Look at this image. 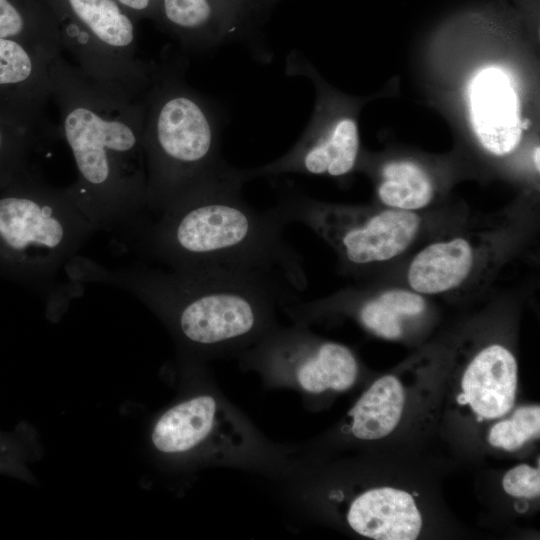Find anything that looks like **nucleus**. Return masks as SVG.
Instances as JSON below:
<instances>
[{"mask_svg":"<svg viewBox=\"0 0 540 540\" xmlns=\"http://www.w3.org/2000/svg\"><path fill=\"white\" fill-rule=\"evenodd\" d=\"M49 74L59 135L77 173L67 188L96 230L131 245L150 219L143 147L148 88L96 80L62 55Z\"/></svg>","mask_w":540,"mask_h":540,"instance_id":"nucleus-1","label":"nucleus"},{"mask_svg":"<svg viewBox=\"0 0 540 540\" xmlns=\"http://www.w3.org/2000/svg\"><path fill=\"white\" fill-rule=\"evenodd\" d=\"M240 169L182 196L152 216L132 246L167 268L262 279L290 291L306 288L302 258L286 240L275 208L250 206Z\"/></svg>","mask_w":540,"mask_h":540,"instance_id":"nucleus-2","label":"nucleus"},{"mask_svg":"<svg viewBox=\"0 0 540 540\" xmlns=\"http://www.w3.org/2000/svg\"><path fill=\"white\" fill-rule=\"evenodd\" d=\"M69 281L121 288L167 320L187 343L214 348L247 339L274 305L296 293L255 277L209 271L130 266L106 268L81 255L66 266Z\"/></svg>","mask_w":540,"mask_h":540,"instance_id":"nucleus-3","label":"nucleus"},{"mask_svg":"<svg viewBox=\"0 0 540 540\" xmlns=\"http://www.w3.org/2000/svg\"><path fill=\"white\" fill-rule=\"evenodd\" d=\"M186 68V59L179 56L151 61L143 129L150 217L236 171L220 155L219 117L187 84Z\"/></svg>","mask_w":540,"mask_h":540,"instance_id":"nucleus-4","label":"nucleus"},{"mask_svg":"<svg viewBox=\"0 0 540 540\" xmlns=\"http://www.w3.org/2000/svg\"><path fill=\"white\" fill-rule=\"evenodd\" d=\"M13 182L0 197V243L51 305L67 301L78 290L58 278L96 229L67 187L49 184L35 169Z\"/></svg>","mask_w":540,"mask_h":540,"instance_id":"nucleus-5","label":"nucleus"},{"mask_svg":"<svg viewBox=\"0 0 540 540\" xmlns=\"http://www.w3.org/2000/svg\"><path fill=\"white\" fill-rule=\"evenodd\" d=\"M275 208L287 224L300 222L312 228L348 268L360 269L401 255L421 225L416 212L320 203L296 190L285 191Z\"/></svg>","mask_w":540,"mask_h":540,"instance_id":"nucleus-6","label":"nucleus"},{"mask_svg":"<svg viewBox=\"0 0 540 540\" xmlns=\"http://www.w3.org/2000/svg\"><path fill=\"white\" fill-rule=\"evenodd\" d=\"M66 49L86 75L145 90L151 61L138 57L135 21L115 0H46Z\"/></svg>","mask_w":540,"mask_h":540,"instance_id":"nucleus-7","label":"nucleus"},{"mask_svg":"<svg viewBox=\"0 0 540 540\" xmlns=\"http://www.w3.org/2000/svg\"><path fill=\"white\" fill-rule=\"evenodd\" d=\"M51 62L25 43L0 38V113L59 135L46 114L52 97Z\"/></svg>","mask_w":540,"mask_h":540,"instance_id":"nucleus-8","label":"nucleus"},{"mask_svg":"<svg viewBox=\"0 0 540 540\" xmlns=\"http://www.w3.org/2000/svg\"><path fill=\"white\" fill-rule=\"evenodd\" d=\"M468 96L472 128L482 147L497 156L514 151L524 126L508 75L496 66L480 70L469 85Z\"/></svg>","mask_w":540,"mask_h":540,"instance_id":"nucleus-9","label":"nucleus"},{"mask_svg":"<svg viewBox=\"0 0 540 540\" xmlns=\"http://www.w3.org/2000/svg\"><path fill=\"white\" fill-rule=\"evenodd\" d=\"M155 22L189 51L248 36L236 0H162Z\"/></svg>","mask_w":540,"mask_h":540,"instance_id":"nucleus-10","label":"nucleus"},{"mask_svg":"<svg viewBox=\"0 0 540 540\" xmlns=\"http://www.w3.org/2000/svg\"><path fill=\"white\" fill-rule=\"evenodd\" d=\"M272 358L292 365L298 384L307 392L344 391L355 382L358 364L349 348L335 342L312 345L296 335H284L267 349Z\"/></svg>","mask_w":540,"mask_h":540,"instance_id":"nucleus-11","label":"nucleus"},{"mask_svg":"<svg viewBox=\"0 0 540 540\" xmlns=\"http://www.w3.org/2000/svg\"><path fill=\"white\" fill-rule=\"evenodd\" d=\"M485 257L484 249L472 238L455 236L435 241L414 256L407 281L420 294L453 292L477 273Z\"/></svg>","mask_w":540,"mask_h":540,"instance_id":"nucleus-12","label":"nucleus"},{"mask_svg":"<svg viewBox=\"0 0 540 540\" xmlns=\"http://www.w3.org/2000/svg\"><path fill=\"white\" fill-rule=\"evenodd\" d=\"M517 373L514 355L502 345H489L467 366L458 402L469 404L480 419L499 418L513 406Z\"/></svg>","mask_w":540,"mask_h":540,"instance_id":"nucleus-13","label":"nucleus"},{"mask_svg":"<svg viewBox=\"0 0 540 540\" xmlns=\"http://www.w3.org/2000/svg\"><path fill=\"white\" fill-rule=\"evenodd\" d=\"M347 521L358 534L376 540H413L422 528L413 497L391 487L371 489L355 498Z\"/></svg>","mask_w":540,"mask_h":540,"instance_id":"nucleus-14","label":"nucleus"},{"mask_svg":"<svg viewBox=\"0 0 540 540\" xmlns=\"http://www.w3.org/2000/svg\"><path fill=\"white\" fill-rule=\"evenodd\" d=\"M222 410L210 395L185 400L164 412L156 421L151 441L164 454L193 450L214 434Z\"/></svg>","mask_w":540,"mask_h":540,"instance_id":"nucleus-15","label":"nucleus"},{"mask_svg":"<svg viewBox=\"0 0 540 540\" xmlns=\"http://www.w3.org/2000/svg\"><path fill=\"white\" fill-rule=\"evenodd\" d=\"M0 38L25 43L50 61L63 50L55 15L46 0H0Z\"/></svg>","mask_w":540,"mask_h":540,"instance_id":"nucleus-16","label":"nucleus"},{"mask_svg":"<svg viewBox=\"0 0 540 540\" xmlns=\"http://www.w3.org/2000/svg\"><path fill=\"white\" fill-rule=\"evenodd\" d=\"M404 401L403 387L395 376L379 378L349 412L352 434L361 440H377L387 436L400 421Z\"/></svg>","mask_w":540,"mask_h":540,"instance_id":"nucleus-17","label":"nucleus"},{"mask_svg":"<svg viewBox=\"0 0 540 540\" xmlns=\"http://www.w3.org/2000/svg\"><path fill=\"white\" fill-rule=\"evenodd\" d=\"M381 177L377 193L388 208L415 212L428 206L434 197L429 175L414 162H389L383 167Z\"/></svg>","mask_w":540,"mask_h":540,"instance_id":"nucleus-18","label":"nucleus"},{"mask_svg":"<svg viewBox=\"0 0 540 540\" xmlns=\"http://www.w3.org/2000/svg\"><path fill=\"white\" fill-rule=\"evenodd\" d=\"M426 301L422 294L407 289H389L362 302L358 317L363 326L386 339H396L402 335L403 317H413L423 313Z\"/></svg>","mask_w":540,"mask_h":540,"instance_id":"nucleus-19","label":"nucleus"},{"mask_svg":"<svg viewBox=\"0 0 540 540\" xmlns=\"http://www.w3.org/2000/svg\"><path fill=\"white\" fill-rule=\"evenodd\" d=\"M55 133L28 125L0 113V184L11 182L28 169L32 150L57 140Z\"/></svg>","mask_w":540,"mask_h":540,"instance_id":"nucleus-20","label":"nucleus"},{"mask_svg":"<svg viewBox=\"0 0 540 540\" xmlns=\"http://www.w3.org/2000/svg\"><path fill=\"white\" fill-rule=\"evenodd\" d=\"M540 433V408L538 405L518 408L511 419L495 424L488 441L494 447L507 451L520 448L526 441L538 438Z\"/></svg>","mask_w":540,"mask_h":540,"instance_id":"nucleus-21","label":"nucleus"},{"mask_svg":"<svg viewBox=\"0 0 540 540\" xmlns=\"http://www.w3.org/2000/svg\"><path fill=\"white\" fill-rule=\"evenodd\" d=\"M502 485L504 491L511 496L535 498L540 492L539 468L520 464L504 475Z\"/></svg>","mask_w":540,"mask_h":540,"instance_id":"nucleus-22","label":"nucleus"},{"mask_svg":"<svg viewBox=\"0 0 540 540\" xmlns=\"http://www.w3.org/2000/svg\"><path fill=\"white\" fill-rule=\"evenodd\" d=\"M280 0H236L248 33L252 36Z\"/></svg>","mask_w":540,"mask_h":540,"instance_id":"nucleus-23","label":"nucleus"},{"mask_svg":"<svg viewBox=\"0 0 540 540\" xmlns=\"http://www.w3.org/2000/svg\"><path fill=\"white\" fill-rule=\"evenodd\" d=\"M19 438L14 434L0 432V471L21 475L23 454Z\"/></svg>","mask_w":540,"mask_h":540,"instance_id":"nucleus-24","label":"nucleus"},{"mask_svg":"<svg viewBox=\"0 0 540 540\" xmlns=\"http://www.w3.org/2000/svg\"><path fill=\"white\" fill-rule=\"evenodd\" d=\"M136 22L143 18L155 21L162 0H115Z\"/></svg>","mask_w":540,"mask_h":540,"instance_id":"nucleus-25","label":"nucleus"},{"mask_svg":"<svg viewBox=\"0 0 540 540\" xmlns=\"http://www.w3.org/2000/svg\"><path fill=\"white\" fill-rule=\"evenodd\" d=\"M539 152H540V149H539V146H537L534 149V153H533V162L537 171H539Z\"/></svg>","mask_w":540,"mask_h":540,"instance_id":"nucleus-26","label":"nucleus"}]
</instances>
